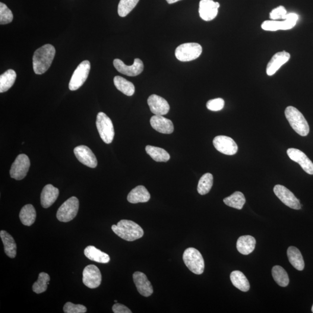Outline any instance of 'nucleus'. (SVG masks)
Instances as JSON below:
<instances>
[{
	"label": "nucleus",
	"mask_w": 313,
	"mask_h": 313,
	"mask_svg": "<svg viewBox=\"0 0 313 313\" xmlns=\"http://www.w3.org/2000/svg\"><path fill=\"white\" fill-rule=\"evenodd\" d=\"M56 50L50 44H46L35 51L33 58V70L36 74H43L48 71L54 59Z\"/></svg>",
	"instance_id": "1"
},
{
	"label": "nucleus",
	"mask_w": 313,
	"mask_h": 313,
	"mask_svg": "<svg viewBox=\"0 0 313 313\" xmlns=\"http://www.w3.org/2000/svg\"><path fill=\"white\" fill-rule=\"evenodd\" d=\"M113 232L127 241H134L144 235V230L138 224L129 220H121L112 226Z\"/></svg>",
	"instance_id": "2"
},
{
	"label": "nucleus",
	"mask_w": 313,
	"mask_h": 313,
	"mask_svg": "<svg viewBox=\"0 0 313 313\" xmlns=\"http://www.w3.org/2000/svg\"><path fill=\"white\" fill-rule=\"evenodd\" d=\"M286 119L297 134L306 137L310 131L309 125L301 112L293 106L287 107L285 110Z\"/></svg>",
	"instance_id": "3"
},
{
	"label": "nucleus",
	"mask_w": 313,
	"mask_h": 313,
	"mask_svg": "<svg viewBox=\"0 0 313 313\" xmlns=\"http://www.w3.org/2000/svg\"><path fill=\"white\" fill-rule=\"evenodd\" d=\"M183 261L192 273L200 275L204 273L205 264L200 251L194 248L186 249L183 255Z\"/></svg>",
	"instance_id": "4"
},
{
	"label": "nucleus",
	"mask_w": 313,
	"mask_h": 313,
	"mask_svg": "<svg viewBox=\"0 0 313 313\" xmlns=\"http://www.w3.org/2000/svg\"><path fill=\"white\" fill-rule=\"evenodd\" d=\"M96 125L100 137L104 143L111 144L115 137V129L112 120L105 113L100 112L96 117Z\"/></svg>",
	"instance_id": "5"
},
{
	"label": "nucleus",
	"mask_w": 313,
	"mask_h": 313,
	"mask_svg": "<svg viewBox=\"0 0 313 313\" xmlns=\"http://www.w3.org/2000/svg\"><path fill=\"white\" fill-rule=\"evenodd\" d=\"M202 47L200 44L189 43L181 44L175 50V56L181 62H190L197 59L201 54Z\"/></svg>",
	"instance_id": "6"
},
{
	"label": "nucleus",
	"mask_w": 313,
	"mask_h": 313,
	"mask_svg": "<svg viewBox=\"0 0 313 313\" xmlns=\"http://www.w3.org/2000/svg\"><path fill=\"white\" fill-rule=\"evenodd\" d=\"M298 19V15L296 14H287L283 21H265L262 24L261 27L264 30L271 31L289 30L295 27Z\"/></svg>",
	"instance_id": "7"
},
{
	"label": "nucleus",
	"mask_w": 313,
	"mask_h": 313,
	"mask_svg": "<svg viewBox=\"0 0 313 313\" xmlns=\"http://www.w3.org/2000/svg\"><path fill=\"white\" fill-rule=\"evenodd\" d=\"M79 209V201L75 197L66 200L57 212L56 217L60 222H69L77 216Z\"/></svg>",
	"instance_id": "8"
},
{
	"label": "nucleus",
	"mask_w": 313,
	"mask_h": 313,
	"mask_svg": "<svg viewBox=\"0 0 313 313\" xmlns=\"http://www.w3.org/2000/svg\"><path fill=\"white\" fill-rule=\"evenodd\" d=\"M90 70L91 64L89 61L82 62L72 75L69 84L70 90L75 91L79 89L87 80Z\"/></svg>",
	"instance_id": "9"
},
{
	"label": "nucleus",
	"mask_w": 313,
	"mask_h": 313,
	"mask_svg": "<svg viewBox=\"0 0 313 313\" xmlns=\"http://www.w3.org/2000/svg\"><path fill=\"white\" fill-rule=\"evenodd\" d=\"M30 161L26 154H21L12 164L10 170L12 178L20 181L24 178L29 169Z\"/></svg>",
	"instance_id": "10"
},
{
	"label": "nucleus",
	"mask_w": 313,
	"mask_h": 313,
	"mask_svg": "<svg viewBox=\"0 0 313 313\" xmlns=\"http://www.w3.org/2000/svg\"><path fill=\"white\" fill-rule=\"evenodd\" d=\"M113 65L120 73L130 77L137 76L142 73L144 69V63L139 58L135 59L134 63L131 66L126 65L121 60L119 59L114 60Z\"/></svg>",
	"instance_id": "11"
},
{
	"label": "nucleus",
	"mask_w": 313,
	"mask_h": 313,
	"mask_svg": "<svg viewBox=\"0 0 313 313\" xmlns=\"http://www.w3.org/2000/svg\"><path fill=\"white\" fill-rule=\"evenodd\" d=\"M274 192L277 197L287 206L296 210L301 208V204L298 199L285 186L280 185L275 186Z\"/></svg>",
	"instance_id": "12"
},
{
	"label": "nucleus",
	"mask_w": 313,
	"mask_h": 313,
	"mask_svg": "<svg viewBox=\"0 0 313 313\" xmlns=\"http://www.w3.org/2000/svg\"><path fill=\"white\" fill-rule=\"evenodd\" d=\"M84 285L91 289H96L102 282V275L96 265H90L85 267L83 272Z\"/></svg>",
	"instance_id": "13"
},
{
	"label": "nucleus",
	"mask_w": 313,
	"mask_h": 313,
	"mask_svg": "<svg viewBox=\"0 0 313 313\" xmlns=\"http://www.w3.org/2000/svg\"><path fill=\"white\" fill-rule=\"evenodd\" d=\"M213 144L217 151L229 156L235 155L238 151V146L235 141L226 136H217L214 138Z\"/></svg>",
	"instance_id": "14"
},
{
	"label": "nucleus",
	"mask_w": 313,
	"mask_h": 313,
	"mask_svg": "<svg viewBox=\"0 0 313 313\" xmlns=\"http://www.w3.org/2000/svg\"><path fill=\"white\" fill-rule=\"evenodd\" d=\"M219 7V3L215 2L214 0H201L199 4V14L202 20L211 21L217 17Z\"/></svg>",
	"instance_id": "15"
},
{
	"label": "nucleus",
	"mask_w": 313,
	"mask_h": 313,
	"mask_svg": "<svg viewBox=\"0 0 313 313\" xmlns=\"http://www.w3.org/2000/svg\"><path fill=\"white\" fill-rule=\"evenodd\" d=\"M74 153L78 160L84 165L92 169L96 167L97 161L96 156L89 147L81 145L75 147Z\"/></svg>",
	"instance_id": "16"
},
{
	"label": "nucleus",
	"mask_w": 313,
	"mask_h": 313,
	"mask_svg": "<svg viewBox=\"0 0 313 313\" xmlns=\"http://www.w3.org/2000/svg\"><path fill=\"white\" fill-rule=\"evenodd\" d=\"M287 154L290 159L298 163L306 173L313 175V163L302 151L290 148L288 149Z\"/></svg>",
	"instance_id": "17"
},
{
	"label": "nucleus",
	"mask_w": 313,
	"mask_h": 313,
	"mask_svg": "<svg viewBox=\"0 0 313 313\" xmlns=\"http://www.w3.org/2000/svg\"><path fill=\"white\" fill-rule=\"evenodd\" d=\"M147 103L150 111L155 115H166L169 111L170 106L167 101L157 95H151L148 97Z\"/></svg>",
	"instance_id": "18"
},
{
	"label": "nucleus",
	"mask_w": 313,
	"mask_h": 313,
	"mask_svg": "<svg viewBox=\"0 0 313 313\" xmlns=\"http://www.w3.org/2000/svg\"><path fill=\"white\" fill-rule=\"evenodd\" d=\"M133 279L139 293L144 297H148L153 293V287L146 275L140 271L135 272Z\"/></svg>",
	"instance_id": "19"
},
{
	"label": "nucleus",
	"mask_w": 313,
	"mask_h": 313,
	"mask_svg": "<svg viewBox=\"0 0 313 313\" xmlns=\"http://www.w3.org/2000/svg\"><path fill=\"white\" fill-rule=\"evenodd\" d=\"M290 55L289 52L282 51L277 52L268 63L266 68V73L269 76L274 75L280 68L289 62Z\"/></svg>",
	"instance_id": "20"
},
{
	"label": "nucleus",
	"mask_w": 313,
	"mask_h": 313,
	"mask_svg": "<svg viewBox=\"0 0 313 313\" xmlns=\"http://www.w3.org/2000/svg\"><path fill=\"white\" fill-rule=\"evenodd\" d=\"M150 124L155 130L161 134H170L174 130L172 121L163 116L155 115L151 117Z\"/></svg>",
	"instance_id": "21"
},
{
	"label": "nucleus",
	"mask_w": 313,
	"mask_h": 313,
	"mask_svg": "<svg viewBox=\"0 0 313 313\" xmlns=\"http://www.w3.org/2000/svg\"><path fill=\"white\" fill-rule=\"evenodd\" d=\"M59 194V189L52 185H47L43 189L41 194V204L44 208L51 206L58 198Z\"/></svg>",
	"instance_id": "22"
},
{
	"label": "nucleus",
	"mask_w": 313,
	"mask_h": 313,
	"mask_svg": "<svg viewBox=\"0 0 313 313\" xmlns=\"http://www.w3.org/2000/svg\"><path fill=\"white\" fill-rule=\"evenodd\" d=\"M150 194L144 186H138L129 193L127 200L132 204L146 202L149 201Z\"/></svg>",
	"instance_id": "23"
},
{
	"label": "nucleus",
	"mask_w": 313,
	"mask_h": 313,
	"mask_svg": "<svg viewBox=\"0 0 313 313\" xmlns=\"http://www.w3.org/2000/svg\"><path fill=\"white\" fill-rule=\"evenodd\" d=\"M256 240L251 236H243L237 240V250L242 255H248L254 251Z\"/></svg>",
	"instance_id": "24"
},
{
	"label": "nucleus",
	"mask_w": 313,
	"mask_h": 313,
	"mask_svg": "<svg viewBox=\"0 0 313 313\" xmlns=\"http://www.w3.org/2000/svg\"><path fill=\"white\" fill-rule=\"evenodd\" d=\"M84 255L90 260L100 264H107L110 261L108 254L99 250L94 246H88L84 250Z\"/></svg>",
	"instance_id": "25"
},
{
	"label": "nucleus",
	"mask_w": 313,
	"mask_h": 313,
	"mask_svg": "<svg viewBox=\"0 0 313 313\" xmlns=\"http://www.w3.org/2000/svg\"><path fill=\"white\" fill-rule=\"evenodd\" d=\"M0 237L4 244V251L8 257L14 258L17 255V243L11 235L4 230L0 232Z\"/></svg>",
	"instance_id": "26"
},
{
	"label": "nucleus",
	"mask_w": 313,
	"mask_h": 313,
	"mask_svg": "<svg viewBox=\"0 0 313 313\" xmlns=\"http://www.w3.org/2000/svg\"><path fill=\"white\" fill-rule=\"evenodd\" d=\"M288 258L290 264L296 270L302 271L305 268V262L299 249L295 246H289L287 250Z\"/></svg>",
	"instance_id": "27"
},
{
	"label": "nucleus",
	"mask_w": 313,
	"mask_h": 313,
	"mask_svg": "<svg viewBox=\"0 0 313 313\" xmlns=\"http://www.w3.org/2000/svg\"><path fill=\"white\" fill-rule=\"evenodd\" d=\"M230 280L233 286L242 292H247L250 289V284L247 278L241 271H233L230 274Z\"/></svg>",
	"instance_id": "28"
},
{
	"label": "nucleus",
	"mask_w": 313,
	"mask_h": 313,
	"mask_svg": "<svg viewBox=\"0 0 313 313\" xmlns=\"http://www.w3.org/2000/svg\"><path fill=\"white\" fill-rule=\"evenodd\" d=\"M20 218L22 224L30 226L35 222L36 218V211L31 204H27L22 208Z\"/></svg>",
	"instance_id": "29"
},
{
	"label": "nucleus",
	"mask_w": 313,
	"mask_h": 313,
	"mask_svg": "<svg viewBox=\"0 0 313 313\" xmlns=\"http://www.w3.org/2000/svg\"><path fill=\"white\" fill-rule=\"evenodd\" d=\"M17 74L12 69H9L0 76V93H3L7 91L13 86Z\"/></svg>",
	"instance_id": "30"
},
{
	"label": "nucleus",
	"mask_w": 313,
	"mask_h": 313,
	"mask_svg": "<svg viewBox=\"0 0 313 313\" xmlns=\"http://www.w3.org/2000/svg\"><path fill=\"white\" fill-rule=\"evenodd\" d=\"M114 84L117 89L121 91L126 96H131L135 93L134 85L131 82L126 80L125 78L121 76H116L114 78Z\"/></svg>",
	"instance_id": "31"
},
{
	"label": "nucleus",
	"mask_w": 313,
	"mask_h": 313,
	"mask_svg": "<svg viewBox=\"0 0 313 313\" xmlns=\"http://www.w3.org/2000/svg\"><path fill=\"white\" fill-rule=\"evenodd\" d=\"M146 153L157 162H167L170 159V155L162 148L149 146L146 147Z\"/></svg>",
	"instance_id": "32"
},
{
	"label": "nucleus",
	"mask_w": 313,
	"mask_h": 313,
	"mask_svg": "<svg viewBox=\"0 0 313 313\" xmlns=\"http://www.w3.org/2000/svg\"><path fill=\"white\" fill-rule=\"evenodd\" d=\"M223 202L227 206L237 209V210H241L245 203L246 200L242 193L236 192L229 197L224 198Z\"/></svg>",
	"instance_id": "33"
},
{
	"label": "nucleus",
	"mask_w": 313,
	"mask_h": 313,
	"mask_svg": "<svg viewBox=\"0 0 313 313\" xmlns=\"http://www.w3.org/2000/svg\"><path fill=\"white\" fill-rule=\"evenodd\" d=\"M272 276L278 285L286 287L289 286V280L286 271L280 265H275L272 268Z\"/></svg>",
	"instance_id": "34"
},
{
	"label": "nucleus",
	"mask_w": 313,
	"mask_h": 313,
	"mask_svg": "<svg viewBox=\"0 0 313 313\" xmlns=\"http://www.w3.org/2000/svg\"><path fill=\"white\" fill-rule=\"evenodd\" d=\"M213 175L210 173H207L202 175L198 184V193L201 195L208 194L213 187Z\"/></svg>",
	"instance_id": "35"
},
{
	"label": "nucleus",
	"mask_w": 313,
	"mask_h": 313,
	"mask_svg": "<svg viewBox=\"0 0 313 313\" xmlns=\"http://www.w3.org/2000/svg\"><path fill=\"white\" fill-rule=\"evenodd\" d=\"M50 280L49 275L46 273L39 274V278L36 283L33 286V290L35 293L40 294L46 292Z\"/></svg>",
	"instance_id": "36"
},
{
	"label": "nucleus",
	"mask_w": 313,
	"mask_h": 313,
	"mask_svg": "<svg viewBox=\"0 0 313 313\" xmlns=\"http://www.w3.org/2000/svg\"><path fill=\"white\" fill-rule=\"evenodd\" d=\"M139 0H120L118 5L120 17H125L137 6Z\"/></svg>",
	"instance_id": "37"
},
{
	"label": "nucleus",
	"mask_w": 313,
	"mask_h": 313,
	"mask_svg": "<svg viewBox=\"0 0 313 313\" xmlns=\"http://www.w3.org/2000/svg\"><path fill=\"white\" fill-rule=\"evenodd\" d=\"M12 11L4 3H0V24H6L13 21Z\"/></svg>",
	"instance_id": "38"
},
{
	"label": "nucleus",
	"mask_w": 313,
	"mask_h": 313,
	"mask_svg": "<svg viewBox=\"0 0 313 313\" xmlns=\"http://www.w3.org/2000/svg\"><path fill=\"white\" fill-rule=\"evenodd\" d=\"M87 309L86 307L81 305H75L71 302H67L63 307L65 313H85Z\"/></svg>",
	"instance_id": "39"
},
{
	"label": "nucleus",
	"mask_w": 313,
	"mask_h": 313,
	"mask_svg": "<svg viewBox=\"0 0 313 313\" xmlns=\"http://www.w3.org/2000/svg\"><path fill=\"white\" fill-rule=\"evenodd\" d=\"M224 106V101L222 98L211 99L207 103V109L214 112L220 111L223 109Z\"/></svg>",
	"instance_id": "40"
},
{
	"label": "nucleus",
	"mask_w": 313,
	"mask_h": 313,
	"mask_svg": "<svg viewBox=\"0 0 313 313\" xmlns=\"http://www.w3.org/2000/svg\"><path fill=\"white\" fill-rule=\"evenodd\" d=\"M287 14V11L283 6H279L273 9L270 13V18L271 20H283L284 17Z\"/></svg>",
	"instance_id": "41"
},
{
	"label": "nucleus",
	"mask_w": 313,
	"mask_h": 313,
	"mask_svg": "<svg viewBox=\"0 0 313 313\" xmlns=\"http://www.w3.org/2000/svg\"><path fill=\"white\" fill-rule=\"evenodd\" d=\"M113 312L115 313H131V310L120 303H116L113 306Z\"/></svg>",
	"instance_id": "42"
},
{
	"label": "nucleus",
	"mask_w": 313,
	"mask_h": 313,
	"mask_svg": "<svg viewBox=\"0 0 313 313\" xmlns=\"http://www.w3.org/2000/svg\"><path fill=\"white\" fill-rule=\"evenodd\" d=\"M168 3L169 4H173V3H175L179 1H181V0H166Z\"/></svg>",
	"instance_id": "43"
},
{
	"label": "nucleus",
	"mask_w": 313,
	"mask_h": 313,
	"mask_svg": "<svg viewBox=\"0 0 313 313\" xmlns=\"http://www.w3.org/2000/svg\"><path fill=\"white\" fill-rule=\"evenodd\" d=\"M312 312L313 313V307H312Z\"/></svg>",
	"instance_id": "44"
},
{
	"label": "nucleus",
	"mask_w": 313,
	"mask_h": 313,
	"mask_svg": "<svg viewBox=\"0 0 313 313\" xmlns=\"http://www.w3.org/2000/svg\"><path fill=\"white\" fill-rule=\"evenodd\" d=\"M115 302L116 303L118 302V301H117V300H116Z\"/></svg>",
	"instance_id": "45"
}]
</instances>
